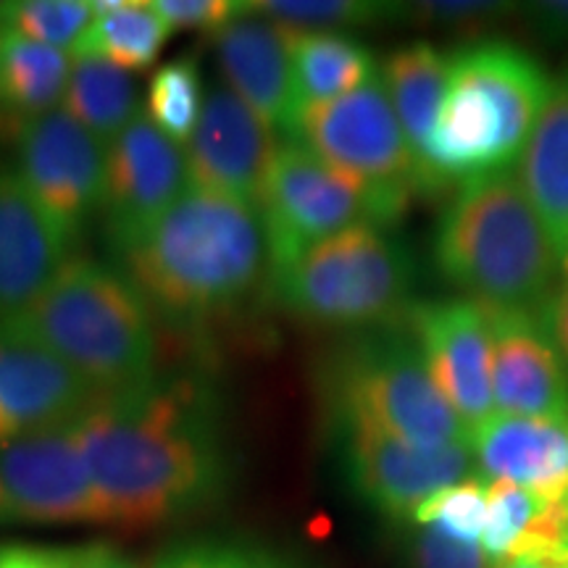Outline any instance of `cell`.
Wrapping results in <instances>:
<instances>
[{
	"mask_svg": "<svg viewBox=\"0 0 568 568\" xmlns=\"http://www.w3.org/2000/svg\"><path fill=\"white\" fill-rule=\"evenodd\" d=\"M119 268L153 316L174 324L226 316L272 280L258 209L195 187L119 255Z\"/></svg>",
	"mask_w": 568,
	"mask_h": 568,
	"instance_id": "cell-2",
	"label": "cell"
},
{
	"mask_svg": "<svg viewBox=\"0 0 568 568\" xmlns=\"http://www.w3.org/2000/svg\"><path fill=\"white\" fill-rule=\"evenodd\" d=\"M400 324L414 337L429 376L471 437L477 426L497 414L485 308L466 297L410 303Z\"/></svg>",
	"mask_w": 568,
	"mask_h": 568,
	"instance_id": "cell-14",
	"label": "cell"
},
{
	"mask_svg": "<svg viewBox=\"0 0 568 568\" xmlns=\"http://www.w3.org/2000/svg\"><path fill=\"white\" fill-rule=\"evenodd\" d=\"M151 6L172 30L213 34L247 13L251 3H243V0H151Z\"/></svg>",
	"mask_w": 568,
	"mask_h": 568,
	"instance_id": "cell-35",
	"label": "cell"
},
{
	"mask_svg": "<svg viewBox=\"0 0 568 568\" xmlns=\"http://www.w3.org/2000/svg\"><path fill=\"white\" fill-rule=\"evenodd\" d=\"M71 255L17 166L0 163V324L21 314Z\"/></svg>",
	"mask_w": 568,
	"mask_h": 568,
	"instance_id": "cell-18",
	"label": "cell"
},
{
	"mask_svg": "<svg viewBox=\"0 0 568 568\" xmlns=\"http://www.w3.org/2000/svg\"><path fill=\"white\" fill-rule=\"evenodd\" d=\"M552 80L508 40H479L450 53V77L424 151L426 195L508 172L535 132Z\"/></svg>",
	"mask_w": 568,
	"mask_h": 568,
	"instance_id": "cell-4",
	"label": "cell"
},
{
	"mask_svg": "<svg viewBox=\"0 0 568 568\" xmlns=\"http://www.w3.org/2000/svg\"><path fill=\"white\" fill-rule=\"evenodd\" d=\"M414 287V253L406 240L379 224H355L272 276L274 297L290 314L355 332L400 322Z\"/></svg>",
	"mask_w": 568,
	"mask_h": 568,
	"instance_id": "cell-7",
	"label": "cell"
},
{
	"mask_svg": "<svg viewBox=\"0 0 568 568\" xmlns=\"http://www.w3.org/2000/svg\"><path fill=\"white\" fill-rule=\"evenodd\" d=\"M0 335L38 345L67 364L98 397L159 379L153 311L119 266L71 255L61 272Z\"/></svg>",
	"mask_w": 568,
	"mask_h": 568,
	"instance_id": "cell-3",
	"label": "cell"
},
{
	"mask_svg": "<svg viewBox=\"0 0 568 568\" xmlns=\"http://www.w3.org/2000/svg\"><path fill=\"white\" fill-rule=\"evenodd\" d=\"M17 172L71 251L103 211L105 145L55 109L17 142Z\"/></svg>",
	"mask_w": 568,
	"mask_h": 568,
	"instance_id": "cell-11",
	"label": "cell"
},
{
	"mask_svg": "<svg viewBox=\"0 0 568 568\" xmlns=\"http://www.w3.org/2000/svg\"><path fill=\"white\" fill-rule=\"evenodd\" d=\"M272 276L355 224L389 226L382 205L295 140L282 142L258 201ZM272 282V280H268Z\"/></svg>",
	"mask_w": 568,
	"mask_h": 568,
	"instance_id": "cell-9",
	"label": "cell"
},
{
	"mask_svg": "<svg viewBox=\"0 0 568 568\" xmlns=\"http://www.w3.org/2000/svg\"><path fill=\"white\" fill-rule=\"evenodd\" d=\"M230 88L205 95L203 116L182 148L190 187L258 209L266 176L282 142Z\"/></svg>",
	"mask_w": 568,
	"mask_h": 568,
	"instance_id": "cell-15",
	"label": "cell"
},
{
	"mask_svg": "<svg viewBox=\"0 0 568 568\" xmlns=\"http://www.w3.org/2000/svg\"><path fill=\"white\" fill-rule=\"evenodd\" d=\"M151 568H301L280 552L240 539H184L159 552Z\"/></svg>",
	"mask_w": 568,
	"mask_h": 568,
	"instance_id": "cell-32",
	"label": "cell"
},
{
	"mask_svg": "<svg viewBox=\"0 0 568 568\" xmlns=\"http://www.w3.org/2000/svg\"><path fill=\"white\" fill-rule=\"evenodd\" d=\"M80 568H142L138 560H132L124 552L105 542L84 545L80 548Z\"/></svg>",
	"mask_w": 568,
	"mask_h": 568,
	"instance_id": "cell-38",
	"label": "cell"
},
{
	"mask_svg": "<svg viewBox=\"0 0 568 568\" xmlns=\"http://www.w3.org/2000/svg\"><path fill=\"white\" fill-rule=\"evenodd\" d=\"M103 524L151 529L219 503L232 458L222 410L190 382L95 397L71 424Z\"/></svg>",
	"mask_w": 568,
	"mask_h": 568,
	"instance_id": "cell-1",
	"label": "cell"
},
{
	"mask_svg": "<svg viewBox=\"0 0 568 568\" xmlns=\"http://www.w3.org/2000/svg\"><path fill=\"white\" fill-rule=\"evenodd\" d=\"M516 11H521V6L493 3V0H422V3H406V21L426 30L479 32L500 24Z\"/></svg>",
	"mask_w": 568,
	"mask_h": 568,
	"instance_id": "cell-33",
	"label": "cell"
},
{
	"mask_svg": "<svg viewBox=\"0 0 568 568\" xmlns=\"http://www.w3.org/2000/svg\"><path fill=\"white\" fill-rule=\"evenodd\" d=\"M258 13L287 32H343L406 21V3L376 0H261L251 3Z\"/></svg>",
	"mask_w": 568,
	"mask_h": 568,
	"instance_id": "cell-27",
	"label": "cell"
},
{
	"mask_svg": "<svg viewBox=\"0 0 568 568\" xmlns=\"http://www.w3.org/2000/svg\"><path fill=\"white\" fill-rule=\"evenodd\" d=\"M516 176L564 258L568 247V67L550 84L548 103L518 159Z\"/></svg>",
	"mask_w": 568,
	"mask_h": 568,
	"instance_id": "cell-22",
	"label": "cell"
},
{
	"mask_svg": "<svg viewBox=\"0 0 568 568\" xmlns=\"http://www.w3.org/2000/svg\"><path fill=\"white\" fill-rule=\"evenodd\" d=\"M545 506H548V497L531 493L527 487L510 485V481L489 485L487 521L479 548L493 560V566L521 548L524 539L531 535L539 516H542Z\"/></svg>",
	"mask_w": 568,
	"mask_h": 568,
	"instance_id": "cell-30",
	"label": "cell"
},
{
	"mask_svg": "<svg viewBox=\"0 0 568 568\" xmlns=\"http://www.w3.org/2000/svg\"><path fill=\"white\" fill-rule=\"evenodd\" d=\"M0 568H80V548L0 542Z\"/></svg>",
	"mask_w": 568,
	"mask_h": 568,
	"instance_id": "cell-36",
	"label": "cell"
},
{
	"mask_svg": "<svg viewBox=\"0 0 568 568\" xmlns=\"http://www.w3.org/2000/svg\"><path fill=\"white\" fill-rule=\"evenodd\" d=\"M71 55L0 27V142H19L30 124L61 109Z\"/></svg>",
	"mask_w": 568,
	"mask_h": 568,
	"instance_id": "cell-21",
	"label": "cell"
},
{
	"mask_svg": "<svg viewBox=\"0 0 568 568\" xmlns=\"http://www.w3.org/2000/svg\"><path fill=\"white\" fill-rule=\"evenodd\" d=\"M95 19L90 0H9L0 3V27L69 53Z\"/></svg>",
	"mask_w": 568,
	"mask_h": 568,
	"instance_id": "cell-29",
	"label": "cell"
},
{
	"mask_svg": "<svg viewBox=\"0 0 568 568\" xmlns=\"http://www.w3.org/2000/svg\"><path fill=\"white\" fill-rule=\"evenodd\" d=\"M95 397L51 353L0 335V443L69 429Z\"/></svg>",
	"mask_w": 568,
	"mask_h": 568,
	"instance_id": "cell-17",
	"label": "cell"
},
{
	"mask_svg": "<svg viewBox=\"0 0 568 568\" xmlns=\"http://www.w3.org/2000/svg\"><path fill=\"white\" fill-rule=\"evenodd\" d=\"M477 477L558 500L568 495V418L495 414L468 437Z\"/></svg>",
	"mask_w": 568,
	"mask_h": 568,
	"instance_id": "cell-20",
	"label": "cell"
},
{
	"mask_svg": "<svg viewBox=\"0 0 568 568\" xmlns=\"http://www.w3.org/2000/svg\"><path fill=\"white\" fill-rule=\"evenodd\" d=\"M489 485L471 477L443 489L424 503L410 518V527H432L460 542L479 545L487 521Z\"/></svg>",
	"mask_w": 568,
	"mask_h": 568,
	"instance_id": "cell-31",
	"label": "cell"
},
{
	"mask_svg": "<svg viewBox=\"0 0 568 568\" xmlns=\"http://www.w3.org/2000/svg\"><path fill=\"white\" fill-rule=\"evenodd\" d=\"M324 424H364L422 447L468 445V429L429 376L406 326L332 347L316 372Z\"/></svg>",
	"mask_w": 568,
	"mask_h": 568,
	"instance_id": "cell-6",
	"label": "cell"
},
{
	"mask_svg": "<svg viewBox=\"0 0 568 568\" xmlns=\"http://www.w3.org/2000/svg\"><path fill=\"white\" fill-rule=\"evenodd\" d=\"M531 30L550 42H568V0H539L521 6Z\"/></svg>",
	"mask_w": 568,
	"mask_h": 568,
	"instance_id": "cell-37",
	"label": "cell"
},
{
	"mask_svg": "<svg viewBox=\"0 0 568 568\" xmlns=\"http://www.w3.org/2000/svg\"><path fill=\"white\" fill-rule=\"evenodd\" d=\"M172 32V27L151 3L126 0L122 9L95 13L88 32L71 51V59L92 55V59L116 63L132 74V71L153 67Z\"/></svg>",
	"mask_w": 568,
	"mask_h": 568,
	"instance_id": "cell-26",
	"label": "cell"
},
{
	"mask_svg": "<svg viewBox=\"0 0 568 568\" xmlns=\"http://www.w3.org/2000/svg\"><path fill=\"white\" fill-rule=\"evenodd\" d=\"M560 274H564V276H566V280H568V247H566L564 258H560Z\"/></svg>",
	"mask_w": 568,
	"mask_h": 568,
	"instance_id": "cell-40",
	"label": "cell"
},
{
	"mask_svg": "<svg viewBox=\"0 0 568 568\" xmlns=\"http://www.w3.org/2000/svg\"><path fill=\"white\" fill-rule=\"evenodd\" d=\"M287 138L374 195L389 224L406 213L416 195H426L422 166L379 74L335 101L301 105Z\"/></svg>",
	"mask_w": 568,
	"mask_h": 568,
	"instance_id": "cell-8",
	"label": "cell"
},
{
	"mask_svg": "<svg viewBox=\"0 0 568 568\" xmlns=\"http://www.w3.org/2000/svg\"><path fill=\"white\" fill-rule=\"evenodd\" d=\"M184 151L140 113L116 140L105 148L103 230L116 253L138 245L155 222L187 193Z\"/></svg>",
	"mask_w": 568,
	"mask_h": 568,
	"instance_id": "cell-13",
	"label": "cell"
},
{
	"mask_svg": "<svg viewBox=\"0 0 568 568\" xmlns=\"http://www.w3.org/2000/svg\"><path fill=\"white\" fill-rule=\"evenodd\" d=\"M493 568H568V560L556 556H542V552H518Z\"/></svg>",
	"mask_w": 568,
	"mask_h": 568,
	"instance_id": "cell-39",
	"label": "cell"
},
{
	"mask_svg": "<svg viewBox=\"0 0 568 568\" xmlns=\"http://www.w3.org/2000/svg\"><path fill=\"white\" fill-rule=\"evenodd\" d=\"M406 558L410 568H493L479 545L460 542L432 527L410 531Z\"/></svg>",
	"mask_w": 568,
	"mask_h": 568,
	"instance_id": "cell-34",
	"label": "cell"
},
{
	"mask_svg": "<svg viewBox=\"0 0 568 568\" xmlns=\"http://www.w3.org/2000/svg\"><path fill=\"white\" fill-rule=\"evenodd\" d=\"M203 80L193 55L163 63L148 84L145 116L174 145L184 148L203 116Z\"/></svg>",
	"mask_w": 568,
	"mask_h": 568,
	"instance_id": "cell-28",
	"label": "cell"
},
{
	"mask_svg": "<svg viewBox=\"0 0 568 568\" xmlns=\"http://www.w3.org/2000/svg\"><path fill=\"white\" fill-rule=\"evenodd\" d=\"M432 261L466 301L537 314L560 272L548 226L514 169L460 184L437 219Z\"/></svg>",
	"mask_w": 568,
	"mask_h": 568,
	"instance_id": "cell-5",
	"label": "cell"
},
{
	"mask_svg": "<svg viewBox=\"0 0 568 568\" xmlns=\"http://www.w3.org/2000/svg\"><path fill=\"white\" fill-rule=\"evenodd\" d=\"M61 109L105 148L140 116L138 82L130 71L92 55H74Z\"/></svg>",
	"mask_w": 568,
	"mask_h": 568,
	"instance_id": "cell-25",
	"label": "cell"
},
{
	"mask_svg": "<svg viewBox=\"0 0 568 568\" xmlns=\"http://www.w3.org/2000/svg\"><path fill=\"white\" fill-rule=\"evenodd\" d=\"M326 432L353 493L389 521L410 524L429 497L477 477L468 445L422 447L364 424H332Z\"/></svg>",
	"mask_w": 568,
	"mask_h": 568,
	"instance_id": "cell-10",
	"label": "cell"
},
{
	"mask_svg": "<svg viewBox=\"0 0 568 568\" xmlns=\"http://www.w3.org/2000/svg\"><path fill=\"white\" fill-rule=\"evenodd\" d=\"M11 524H103L71 426L0 443V527Z\"/></svg>",
	"mask_w": 568,
	"mask_h": 568,
	"instance_id": "cell-12",
	"label": "cell"
},
{
	"mask_svg": "<svg viewBox=\"0 0 568 568\" xmlns=\"http://www.w3.org/2000/svg\"><path fill=\"white\" fill-rule=\"evenodd\" d=\"M485 314L497 414L568 418V368L545 324V311L485 308Z\"/></svg>",
	"mask_w": 568,
	"mask_h": 568,
	"instance_id": "cell-16",
	"label": "cell"
},
{
	"mask_svg": "<svg viewBox=\"0 0 568 568\" xmlns=\"http://www.w3.org/2000/svg\"><path fill=\"white\" fill-rule=\"evenodd\" d=\"M447 77H450V55L426 40L395 48L382 61L379 80L385 84L397 122L406 132L424 180V151L435 130L439 109H443ZM426 193V184H424Z\"/></svg>",
	"mask_w": 568,
	"mask_h": 568,
	"instance_id": "cell-23",
	"label": "cell"
},
{
	"mask_svg": "<svg viewBox=\"0 0 568 568\" xmlns=\"http://www.w3.org/2000/svg\"><path fill=\"white\" fill-rule=\"evenodd\" d=\"M213 48L234 95L276 134H287L297 111L287 30L247 6V13L213 32Z\"/></svg>",
	"mask_w": 568,
	"mask_h": 568,
	"instance_id": "cell-19",
	"label": "cell"
},
{
	"mask_svg": "<svg viewBox=\"0 0 568 568\" xmlns=\"http://www.w3.org/2000/svg\"><path fill=\"white\" fill-rule=\"evenodd\" d=\"M293 55L295 101L301 105L326 103L372 82L374 53L353 34L343 32H287Z\"/></svg>",
	"mask_w": 568,
	"mask_h": 568,
	"instance_id": "cell-24",
	"label": "cell"
}]
</instances>
